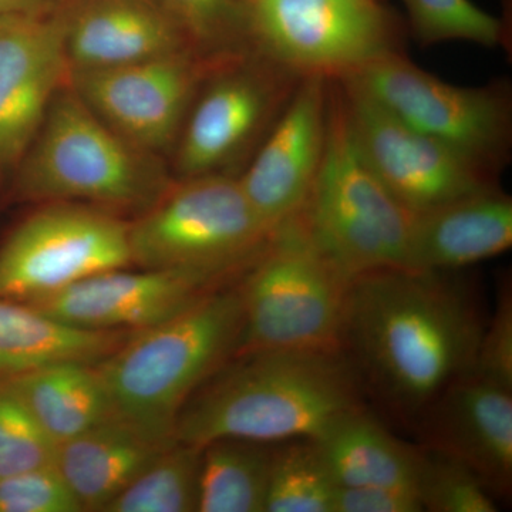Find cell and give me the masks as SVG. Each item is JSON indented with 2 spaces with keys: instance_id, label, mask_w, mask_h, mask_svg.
Here are the masks:
<instances>
[{
  "instance_id": "11",
  "label": "cell",
  "mask_w": 512,
  "mask_h": 512,
  "mask_svg": "<svg viewBox=\"0 0 512 512\" xmlns=\"http://www.w3.org/2000/svg\"><path fill=\"white\" fill-rule=\"evenodd\" d=\"M131 265L128 222L77 202H45L0 247V298L36 302Z\"/></svg>"
},
{
  "instance_id": "1",
  "label": "cell",
  "mask_w": 512,
  "mask_h": 512,
  "mask_svg": "<svg viewBox=\"0 0 512 512\" xmlns=\"http://www.w3.org/2000/svg\"><path fill=\"white\" fill-rule=\"evenodd\" d=\"M483 328L443 272L379 269L350 281L342 350L384 402L420 420L473 369Z\"/></svg>"
},
{
  "instance_id": "10",
  "label": "cell",
  "mask_w": 512,
  "mask_h": 512,
  "mask_svg": "<svg viewBox=\"0 0 512 512\" xmlns=\"http://www.w3.org/2000/svg\"><path fill=\"white\" fill-rule=\"evenodd\" d=\"M301 80L259 49L215 67L178 137L177 180L225 173L266 137Z\"/></svg>"
},
{
  "instance_id": "13",
  "label": "cell",
  "mask_w": 512,
  "mask_h": 512,
  "mask_svg": "<svg viewBox=\"0 0 512 512\" xmlns=\"http://www.w3.org/2000/svg\"><path fill=\"white\" fill-rule=\"evenodd\" d=\"M227 60L180 52L107 69L74 70L69 86L121 137L160 157L177 144L208 74Z\"/></svg>"
},
{
  "instance_id": "9",
  "label": "cell",
  "mask_w": 512,
  "mask_h": 512,
  "mask_svg": "<svg viewBox=\"0 0 512 512\" xmlns=\"http://www.w3.org/2000/svg\"><path fill=\"white\" fill-rule=\"evenodd\" d=\"M256 49L299 76L340 80L402 52L386 0H248Z\"/></svg>"
},
{
  "instance_id": "21",
  "label": "cell",
  "mask_w": 512,
  "mask_h": 512,
  "mask_svg": "<svg viewBox=\"0 0 512 512\" xmlns=\"http://www.w3.org/2000/svg\"><path fill=\"white\" fill-rule=\"evenodd\" d=\"M339 487L403 488L419 494L424 450L396 439L362 406L315 439Z\"/></svg>"
},
{
  "instance_id": "7",
  "label": "cell",
  "mask_w": 512,
  "mask_h": 512,
  "mask_svg": "<svg viewBox=\"0 0 512 512\" xmlns=\"http://www.w3.org/2000/svg\"><path fill=\"white\" fill-rule=\"evenodd\" d=\"M271 234L227 173L174 181L128 222L131 265L225 282L254 264Z\"/></svg>"
},
{
  "instance_id": "8",
  "label": "cell",
  "mask_w": 512,
  "mask_h": 512,
  "mask_svg": "<svg viewBox=\"0 0 512 512\" xmlns=\"http://www.w3.org/2000/svg\"><path fill=\"white\" fill-rule=\"evenodd\" d=\"M339 82L494 174L507 163L512 140L507 83L454 86L420 69L402 52L380 57Z\"/></svg>"
},
{
  "instance_id": "2",
  "label": "cell",
  "mask_w": 512,
  "mask_h": 512,
  "mask_svg": "<svg viewBox=\"0 0 512 512\" xmlns=\"http://www.w3.org/2000/svg\"><path fill=\"white\" fill-rule=\"evenodd\" d=\"M362 406L359 375L343 352L264 350L231 357L184 404L174 437L202 448L239 439H318Z\"/></svg>"
},
{
  "instance_id": "4",
  "label": "cell",
  "mask_w": 512,
  "mask_h": 512,
  "mask_svg": "<svg viewBox=\"0 0 512 512\" xmlns=\"http://www.w3.org/2000/svg\"><path fill=\"white\" fill-rule=\"evenodd\" d=\"M16 170L23 200L146 211L173 181L156 154L121 137L69 83L56 94Z\"/></svg>"
},
{
  "instance_id": "3",
  "label": "cell",
  "mask_w": 512,
  "mask_h": 512,
  "mask_svg": "<svg viewBox=\"0 0 512 512\" xmlns=\"http://www.w3.org/2000/svg\"><path fill=\"white\" fill-rule=\"evenodd\" d=\"M242 320L238 282L208 292L173 318L131 333L97 363L114 416L173 443L184 404L237 353Z\"/></svg>"
},
{
  "instance_id": "24",
  "label": "cell",
  "mask_w": 512,
  "mask_h": 512,
  "mask_svg": "<svg viewBox=\"0 0 512 512\" xmlns=\"http://www.w3.org/2000/svg\"><path fill=\"white\" fill-rule=\"evenodd\" d=\"M275 444L239 439L201 448L200 512H265Z\"/></svg>"
},
{
  "instance_id": "14",
  "label": "cell",
  "mask_w": 512,
  "mask_h": 512,
  "mask_svg": "<svg viewBox=\"0 0 512 512\" xmlns=\"http://www.w3.org/2000/svg\"><path fill=\"white\" fill-rule=\"evenodd\" d=\"M69 76L62 10L0 15V171L18 167Z\"/></svg>"
},
{
  "instance_id": "29",
  "label": "cell",
  "mask_w": 512,
  "mask_h": 512,
  "mask_svg": "<svg viewBox=\"0 0 512 512\" xmlns=\"http://www.w3.org/2000/svg\"><path fill=\"white\" fill-rule=\"evenodd\" d=\"M423 450L419 495L424 511H498L493 491L470 467L446 454Z\"/></svg>"
},
{
  "instance_id": "28",
  "label": "cell",
  "mask_w": 512,
  "mask_h": 512,
  "mask_svg": "<svg viewBox=\"0 0 512 512\" xmlns=\"http://www.w3.org/2000/svg\"><path fill=\"white\" fill-rule=\"evenodd\" d=\"M407 25L421 46L468 42L484 47L504 45L503 20L471 0H402Z\"/></svg>"
},
{
  "instance_id": "34",
  "label": "cell",
  "mask_w": 512,
  "mask_h": 512,
  "mask_svg": "<svg viewBox=\"0 0 512 512\" xmlns=\"http://www.w3.org/2000/svg\"><path fill=\"white\" fill-rule=\"evenodd\" d=\"M49 9V0H0V15L40 12Z\"/></svg>"
},
{
  "instance_id": "33",
  "label": "cell",
  "mask_w": 512,
  "mask_h": 512,
  "mask_svg": "<svg viewBox=\"0 0 512 512\" xmlns=\"http://www.w3.org/2000/svg\"><path fill=\"white\" fill-rule=\"evenodd\" d=\"M420 495L403 488L339 487L333 512H421Z\"/></svg>"
},
{
  "instance_id": "5",
  "label": "cell",
  "mask_w": 512,
  "mask_h": 512,
  "mask_svg": "<svg viewBox=\"0 0 512 512\" xmlns=\"http://www.w3.org/2000/svg\"><path fill=\"white\" fill-rule=\"evenodd\" d=\"M298 218L320 254L349 279L406 268L413 215L360 153L336 80H330L325 154Z\"/></svg>"
},
{
  "instance_id": "32",
  "label": "cell",
  "mask_w": 512,
  "mask_h": 512,
  "mask_svg": "<svg viewBox=\"0 0 512 512\" xmlns=\"http://www.w3.org/2000/svg\"><path fill=\"white\" fill-rule=\"evenodd\" d=\"M470 372L512 390V296L504 288L488 325H484Z\"/></svg>"
},
{
  "instance_id": "27",
  "label": "cell",
  "mask_w": 512,
  "mask_h": 512,
  "mask_svg": "<svg viewBox=\"0 0 512 512\" xmlns=\"http://www.w3.org/2000/svg\"><path fill=\"white\" fill-rule=\"evenodd\" d=\"M201 448L175 441L103 512L197 511Z\"/></svg>"
},
{
  "instance_id": "12",
  "label": "cell",
  "mask_w": 512,
  "mask_h": 512,
  "mask_svg": "<svg viewBox=\"0 0 512 512\" xmlns=\"http://www.w3.org/2000/svg\"><path fill=\"white\" fill-rule=\"evenodd\" d=\"M336 82L360 153L410 214L497 187L493 171L407 126L359 90Z\"/></svg>"
},
{
  "instance_id": "30",
  "label": "cell",
  "mask_w": 512,
  "mask_h": 512,
  "mask_svg": "<svg viewBox=\"0 0 512 512\" xmlns=\"http://www.w3.org/2000/svg\"><path fill=\"white\" fill-rule=\"evenodd\" d=\"M56 444L9 380H0V480L55 461Z\"/></svg>"
},
{
  "instance_id": "15",
  "label": "cell",
  "mask_w": 512,
  "mask_h": 512,
  "mask_svg": "<svg viewBox=\"0 0 512 512\" xmlns=\"http://www.w3.org/2000/svg\"><path fill=\"white\" fill-rule=\"evenodd\" d=\"M330 79L305 76L259 144L239 184L269 231L301 212L328 138Z\"/></svg>"
},
{
  "instance_id": "31",
  "label": "cell",
  "mask_w": 512,
  "mask_h": 512,
  "mask_svg": "<svg viewBox=\"0 0 512 512\" xmlns=\"http://www.w3.org/2000/svg\"><path fill=\"white\" fill-rule=\"evenodd\" d=\"M83 511L55 464L0 480V512Z\"/></svg>"
},
{
  "instance_id": "23",
  "label": "cell",
  "mask_w": 512,
  "mask_h": 512,
  "mask_svg": "<svg viewBox=\"0 0 512 512\" xmlns=\"http://www.w3.org/2000/svg\"><path fill=\"white\" fill-rule=\"evenodd\" d=\"M6 380L56 446L114 416L99 367L92 363H55Z\"/></svg>"
},
{
  "instance_id": "35",
  "label": "cell",
  "mask_w": 512,
  "mask_h": 512,
  "mask_svg": "<svg viewBox=\"0 0 512 512\" xmlns=\"http://www.w3.org/2000/svg\"><path fill=\"white\" fill-rule=\"evenodd\" d=\"M72 2L74 0H49V9L63 8V6L69 5Z\"/></svg>"
},
{
  "instance_id": "19",
  "label": "cell",
  "mask_w": 512,
  "mask_h": 512,
  "mask_svg": "<svg viewBox=\"0 0 512 512\" xmlns=\"http://www.w3.org/2000/svg\"><path fill=\"white\" fill-rule=\"evenodd\" d=\"M511 245V198L490 188L413 215L406 268L453 271L503 254Z\"/></svg>"
},
{
  "instance_id": "22",
  "label": "cell",
  "mask_w": 512,
  "mask_h": 512,
  "mask_svg": "<svg viewBox=\"0 0 512 512\" xmlns=\"http://www.w3.org/2000/svg\"><path fill=\"white\" fill-rule=\"evenodd\" d=\"M130 335L74 328L28 302L0 298V380L55 363L97 365Z\"/></svg>"
},
{
  "instance_id": "17",
  "label": "cell",
  "mask_w": 512,
  "mask_h": 512,
  "mask_svg": "<svg viewBox=\"0 0 512 512\" xmlns=\"http://www.w3.org/2000/svg\"><path fill=\"white\" fill-rule=\"evenodd\" d=\"M429 450L461 461L497 495L512 485V390L468 372L419 420Z\"/></svg>"
},
{
  "instance_id": "18",
  "label": "cell",
  "mask_w": 512,
  "mask_h": 512,
  "mask_svg": "<svg viewBox=\"0 0 512 512\" xmlns=\"http://www.w3.org/2000/svg\"><path fill=\"white\" fill-rule=\"evenodd\" d=\"M59 9L70 72L192 52L183 33L151 0H74Z\"/></svg>"
},
{
  "instance_id": "25",
  "label": "cell",
  "mask_w": 512,
  "mask_h": 512,
  "mask_svg": "<svg viewBox=\"0 0 512 512\" xmlns=\"http://www.w3.org/2000/svg\"><path fill=\"white\" fill-rule=\"evenodd\" d=\"M183 33L192 52L225 60L255 49L248 0H151Z\"/></svg>"
},
{
  "instance_id": "20",
  "label": "cell",
  "mask_w": 512,
  "mask_h": 512,
  "mask_svg": "<svg viewBox=\"0 0 512 512\" xmlns=\"http://www.w3.org/2000/svg\"><path fill=\"white\" fill-rule=\"evenodd\" d=\"M174 443L154 439L130 421L113 416L57 444L53 464L83 511H104Z\"/></svg>"
},
{
  "instance_id": "16",
  "label": "cell",
  "mask_w": 512,
  "mask_h": 512,
  "mask_svg": "<svg viewBox=\"0 0 512 512\" xmlns=\"http://www.w3.org/2000/svg\"><path fill=\"white\" fill-rule=\"evenodd\" d=\"M225 284L192 272L119 268L89 276L30 305L74 328L136 333L173 318Z\"/></svg>"
},
{
  "instance_id": "6",
  "label": "cell",
  "mask_w": 512,
  "mask_h": 512,
  "mask_svg": "<svg viewBox=\"0 0 512 512\" xmlns=\"http://www.w3.org/2000/svg\"><path fill=\"white\" fill-rule=\"evenodd\" d=\"M350 281L320 254L298 215L279 225L239 281L244 320L235 356L264 350L343 352Z\"/></svg>"
},
{
  "instance_id": "26",
  "label": "cell",
  "mask_w": 512,
  "mask_h": 512,
  "mask_svg": "<svg viewBox=\"0 0 512 512\" xmlns=\"http://www.w3.org/2000/svg\"><path fill=\"white\" fill-rule=\"evenodd\" d=\"M338 490L315 440L275 444L265 512H333Z\"/></svg>"
}]
</instances>
